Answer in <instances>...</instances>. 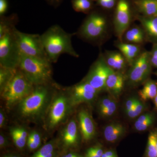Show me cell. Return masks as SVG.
Masks as SVG:
<instances>
[{
  "mask_svg": "<svg viewBox=\"0 0 157 157\" xmlns=\"http://www.w3.org/2000/svg\"><path fill=\"white\" fill-rule=\"evenodd\" d=\"M55 92L51 84L35 86L33 91L15 106L18 119L32 123L43 122Z\"/></svg>",
  "mask_w": 157,
  "mask_h": 157,
  "instance_id": "6da1fadb",
  "label": "cell"
},
{
  "mask_svg": "<svg viewBox=\"0 0 157 157\" xmlns=\"http://www.w3.org/2000/svg\"><path fill=\"white\" fill-rule=\"evenodd\" d=\"M72 36L73 34L68 33L58 25L51 27L41 35L42 44L51 63H56L63 54L78 57L72 45Z\"/></svg>",
  "mask_w": 157,
  "mask_h": 157,
  "instance_id": "7a4b0ae2",
  "label": "cell"
},
{
  "mask_svg": "<svg viewBox=\"0 0 157 157\" xmlns=\"http://www.w3.org/2000/svg\"><path fill=\"white\" fill-rule=\"evenodd\" d=\"M52 63L48 59L28 56L21 52L18 68L34 86L51 84Z\"/></svg>",
  "mask_w": 157,
  "mask_h": 157,
  "instance_id": "3957f363",
  "label": "cell"
},
{
  "mask_svg": "<svg viewBox=\"0 0 157 157\" xmlns=\"http://www.w3.org/2000/svg\"><path fill=\"white\" fill-rule=\"evenodd\" d=\"M68 92H57L48 107L43 122L47 131H54L67 121L73 108Z\"/></svg>",
  "mask_w": 157,
  "mask_h": 157,
  "instance_id": "277c9868",
  "label": "cell"
},
{
  "mask_svg": "<svg viewBox=\"0 0 157 157\" xmlns=\"http://www.w3.org/2000/svg\"><path fill=\"white\" fill-rule=\"evenodd\" d=\"M35 86L17 68L11 81L1 92L6 108L15 107L33 91Z\"/></svg>",
  "mask_w": 157,
  "mask_h": 157,
  "instance_id": "5b68a950",
  "label": "cell"
},
{
  "mask_svg": "<svg viewBox=\"0 0 157 157\" xmlns=\"http://www.w3.org/2000/svg\"><path fill=\"white\" fill-rule=\"evenodd\" d=\"M14 29L0 37V67L18 68L21 52L14 36Z\"/></svg>",
  "mask_w": 157,
  "mask_h": 157,
  "instance_id": "8992f818",
  "label": "cell"
},
{
  "mask_svg": "<svg viewBox=\"0 0 157 157\" xmlns=\"http://www.w3.org/2000/svg\"><path fill=\"white\" fill-rule=\"evenodd\" d=\"M107 23V18L104 14L94 10L83 21L78 31V35L88 41H97L106 33Z\"/></svg>",
  "mask_w": 157,
  "mask_h": 157,
  "instance_id": "52a82bcc",
  "label": "cell"
},
{
  "mask_svg": "<svg viewBox=\"0 0 157 157\" xmlns=\"http://www.w3.org/2000/svg\"><path fill=\"white\" fill-rule=\"evenodd\" d=\"M14 34L21 53L28 56L48 59L40 35L25 33L15 28Z\"/></svg>",
  "mask_w": 157,
  "mask_h": 157,
  "instance_id": "ba28073f",
  "label": "cell"
},
{
  "mask_svg": "<svg viewBox=\"0 0 157 157\" xmlns=\"http://www.w3.org/2000/svg\"><path fill=\"white\" fill-rule=\"evenodd\" d=\"M152 67L150 52L146 51L141 52L130 66L127 75L129 84L137 86L144 83L150 75Z\"/></svg>",
  "mask_w": 157,
  "mask_h": 157,
  "instance_id": "9c48e42d",
  "label": "cell"
},
{
  "mask_svg": "<svg viewBox=\"0 0 157 157\" xmlns=\"http://www.w3.org/2000/svg\"><path fill=\"white\" fill-rule=\"evenodd\" d=\"M107 65L104 56L100 55L90 69L83 81L90 84L98 92L106 90V82L113 71Z\"/></svg>",
  "mask_w": 157,
  "mask_h": 157,
  "instance_id": "30bf717a",
  "label": "cell"
},
{
  "mask_svg": "<svg viewBox=\"0 0 157 157\" xmlns=\"http://www.w3.org/2000/svg\"><path fill=\"white\" fill-rule=\"evenodd\" d=\"M132 18V6L129 0H118L114 11L113 25L116 35L121 42L130 26Z\"/></svg>",
  "mask_w": 157,
  "mask_h": 157,
  "instance_id": "8fae6325",
  "label": "cell"
},
{
  "mask_svg": "<svg viewBox=\"0 0 157 157\" xmlns=\"http://www.w3.org/2000/svg\"><path fill=\"white\" fill-rule=\"evenodd\" d=\"M68 93L73 107L82 103H91L97 98L98 92L89 83L83 81L71 88Z\"/></svg>",
  "mask_w": 157,
  "mask_h": 157,
  "instance_id": "7c38bea8",
  "label": "cell"
},
{
  "mask_svg": "<svg viewBox=\"0 0 157 157\" xmlns=\"http://www.w3.org/2000/svg\"><path fill=\"white\" fill-rule=\"evenodd\" d=\"M78 126L82 139L89 141L95 136L96 128L92 117L86 109L79 110L77 115Z\"/></svg>",
  "mask_w": 157,
  "mask_h": 157,
  "instance_id": "4fadbf2b",
  "label": "cell"
},
{
  "mask_svg": "<svg viewBox=\"0 0 157 157\" xmlns=\"http://www.w3.org/2000/svg\"><path fill=\"white\" fill-rule=\"evenodd\" d=\"M75 119L70 120L61 132V137L64 145L70 147L76 145L79 139V128Z\"/></svg>",
  "mask_w": 157,
  "mask_h": 157,
  "instance_id": "5bb4252c",
  "label": "cell"
},
{
  "mask_svg": "<svg viewBox=\"0 0 157 157\" xmlns=\"http://www.w3.org/2000/svg\"><path fill=\"white\" fill-rule=\"evenodd\" d=\"M125 77L120 72L113 70L108 76L106 82V90L113 97H117L122 91Z\"/></svg>",
  "mask_w": 157,
  "mask_h": 157,
  "instance_id": "9a60e30c",
  "label": "cell"
},
{
  "mask_svg": "<svg viewBox=\"0 0 157 157\" xmlns=\"http://www.w3.org/2000/svg\"><path fill=\"white\" fill-rule=\"evenodd\" d=\"M137 19L141 24L146 36V38L157 43V16L146 17L137 14Z\"/></svg>",
  "mask_w": 157,
  "mask_h": 157,
  "instance_id": "2e32d148",
  "label": "cell"
},
{
  "mask_svg": "<svg viewBox=\"0 0 157 157\" xmlns=\"http://www.w3.org/2000/svg\"><path fill=\"white\" fill-rule=\"evenodd\" d=\"M132 4L140 15L146 17L157 16V0H133Z\"/></svg>",
  "mask_w": 157,
  "mask_h": 157,
  "instance_id": "e0dca14e",
  "label": "cell"
},
{
  "mask_svg": "<svg viewBox=\"0 0 157 157\" xmlns=\"http://www.w3.org/2000/svg\"><path fill=\"white\" fill-rule=\"evenodd\" d=\"M116 45L130 66L141 53V48L138 45L121 42Z\"/></svg>",
  "mask_w": 157,
  "mask_h": 157,
  "instance_id": "ac0fdd59",
  "label": "cell"
},
{
  "mask_svg": "<svg viewBox=\"0 0 157 157\" xmlns=\"http://www.w3.org/2000/svg\"><path fill=\"white\" fill-rule=\"evenodd\" d=\"M104 57L107 65L114 71L121 72L128 64L126 59L121 52H108Z\"/></svg>",
  "mask_w": 157,
  "mask_h": 157,
  "instance_id": "d6986e66",
  "label": "cell"
},
{
  "mask_svg": "<svg viewBox=\"0 0 157 157\" xmlns=\"http://www.w3.org/2000/svg\"><path fill=\"white\" fill-rule=\"evenodd\" d=\"M125 127L119 123H113L107 125L104 129V135L105 140L113 143L119 139L125 133Z\"/></svg>",
  "mask_w": 157,
  "mask_h": 157,
  "instance_id": "ffe728a7",
  "label": "cell"
},
{
  "mask_svg": "<svg viewBox=\"0 0 157 157\" xmlns=\"http://www.w3.org/2000/svg\"><path fill=\"white\" fill-rule=\"evenodd\" d=\"M123 37L127 43L138 45L142 44L146 39L143 29L139 27L129 29L124 34Z\"/></svg>",
  "mask_w": 157,
  "mask_h": 157,
  "instance_id": "44dd1931",
  "label": "cell"
},
{
  "mask_svg": "<svg viewBox=\"0 0 157 157\" xmlns=\"http://www.w3.org/2000/svg\"><path fill=\"white\" fill-rule=\"evenodd\" d=\"M143 88L138 93L141 101H146L154 99L157 95V82L147 79L144 82Z\"/></svg>",
  "mask_w": 157,
  "mask_h": 157,
  "instance_id": "7402d4cb",
  "label": "cell"
},
{
  "mask_svg": "<svg viewBox=\"0 0 157 157\" xmlns=\"http://www.w3.org/2000/svg\"><path fill=\"white\" fill-rule=\"evenodd\" d=\"M10 132L15 145L19 148L24 147L29 136L26 130L22 127H12Z\"/></svg>",
  "mask_w": 157,
  "mask_h": 157,
  "instance_id": "603a6c76",
  "label": "cell"
},
{
  "mask_svg": "<svg viewBox=\"0 0 157 157\" xmlns=\"http://www.w3.org/2000/svg\"><path fill=\"white\" fill-rule=\"evenodd\" d=\"M155 116L151 113H147L140 116L134 124L135 129L139 132L146 131L155 122Z\"/></svg>",
  "mask_w": 157,
  "mask_h": 157,
  "instance_id": "cb8c5ba5",
  "label": "cell"
},
{
  "mask_svg": "<svg viewBox=\"0 0 157 157\" xmlns=\"http://www.w3.org/2000/svg\"><path fill=\"white\" fill-rule=\"evenodd\" d=\"M93 0H72V7L75 11L85 14H90L94 10Z\"/></svg>",
  "mask_w": 157,
  "mask_h": 157,
  "instance_id": "d4e9b609",
  "label": "cell"
},
{
  "mask_svg": "<svg viewBox=\"0 0 157 157\" xmlns=\"http://www.w3.org/2000/svg\"><path fill=\"white\" fill-rule=\"evenodd\" d=\"M17 21V16L15 14H12L9 17L1 16L0 37L2 36L6 33L13 30L15 28L14 23Z\"/></svg>",
  "mask_w": 157,
  "mask_h": 157,
  "instance_id": "484cf974",
  "label": "cell"
},
{
  "mask_svg": "<svg viewBox=\"0 0 157 157\" xmlns=\"http://www.w3.org/2000/svg\"><path fill=\"white\" fill-rule=\"evenodd\" d=\"M17 69L0 67V92H2L11 81Z\"/></svg>",
  "mask_w": 157,
  "mask_h": 157,
  "instance_id": "4316f807",
  "label": "cell"
},
{
  "mask_svg": "<svg viewBox=\"0 0 157 157\" xmlns=\"http://www.w3.org/2000/svg\"><path fill=\"white\" fill-rule=\"evenodd\" d=\"M157 132H151L149 135L145 157H157Z\"/></svg>",
  "mask_w": 157,
  "mask_h": 157,
  "instance_id": "83f0119b",
  "label": "cell"
},
{
  "mask_svg": "<svg viewBox=\"0 0 157 157\" xmlns=\"http://www.w3.org/2000/svg\"><path fill=\"white\" fill-rule=\"evenodd\" d=\"M41 143V136L36 131H33L29 134L27 144L29 148L32 150L38 148Z\"/></svg>",
  "mask_w": 157,
  "mask_h": 157,
  "instance_id": "f1b7e54d",
  "label": "cell"
},
{
  "mask_svg": "<svg viewBox=\"0 0 157 157\" xmlns=\"http://www.w3.org/2000/svg\"><path fill=\"white\" fill-rule=\"evenodd\" d=\"M54 144L52 142L46 144L32 157H54Z\"/></svg>",
  "mask_w": 157,
  "mask_h": 157,
  "instance_id": "f546056e",
  "label": "cell"
},
{
  "mask_svg": "<svg viewBox=\"0 0 157 157\" xmlns=\"http://www.w3.org/2000/svg\"><path fill=\"white\" fill-rule=\"evenodd\" d=\"M145 108V104L140 100L136 98L134 107L130 111L127 113V115L130 118H134L139 116L143 112Z\"/></svg>",
  "mask_w": 157,
  "mask_h": 157,
  "instance_id": "4dcf8cb0",
  "label": "cell"
},
{
  "mask_svg": "<svg viewBox=\"0 0 157 157\" xmlns=\"http://www.w3.org/2000/svg\"><path fill=\"white\" fill-rule=\"evenodd\" d=\"M117 109V104L113 99L109 106L104 109L98 110L99 114L103 117H109L114 115Z\"/></svg>",
  "mask_w": 157,
  "mask_h": 157,
  "instance_id": "1f68e13d",
  "label": "cell"
},
{
  "mask_svg": "<svg viewBox=\"0 0 157 157\" xmlns=\"http://www.w3.org/2000/svg\"><path fill=\"white\" fill-rule=\"evenodd\" d=\"M98 6L106 10H111L116 6L118 0H96Z\"/></svg>",
  "mask_w": 157,
  "mask_h": 157,
  "instance_id": "d6a6232c",
  "label": "cell"
},
{
  "mask_svg": "<svg viewBox=\"0 0 157 157\" xmlns=\"http://www.w3.org/2000/svg\"><path fill=\"white\" fill-rule=\"evenodd\" d=\"M113 99L110 97H104L101 98L99 101L98 104V110H101L109 106L111 104Z\"/></svg>",
  "mask_w": 157,
  "mask_h": 157,
  "instance_id": "836d02e7",
  "label": "cell"
},
{
  "mask_svg": "<svg viewBox=\"0 0 157 157\" xmlns=\"http://www.w3.org/2000/svg\"><path fill=\"white\" fill-rule=\"evenodd\" d=\"M150 61L152 67L157 68V43L155 44L150 52Z\"/></svg>",
  "mask_w": 157,
  "mask_h": 157,
  "instance_id": "e575fe53",
  "label": "cell"
},
{
  "mask_svg": "<svg viewBox=\"0 0 157 157\" xmlns=\"http://www.w3.org/2000/svg\"><path fill=\"white\" fill-rule=\"evenodd\" d=\"M136 98L135 97H132L128 99L126 102L125 105V112L126 113L130 111L133 108L135 104Z\"/></svg>",
  "mask_w": 157,
  "mask_h": 157,
  "instance_id": "d590c367",
  "label": "cell"
},
{
  "mask_svg": "<svg viewBox=\"0 0 157 157\" xmlns=\"http://www.w3.org/2000/svg\"><path fill=\"white\" fill-rule=\"evenodd\" d=\"M8 2L7 0H0V15L3 16L7 11Z\"/></svg>",
  "mask_w": 157,
  "mask_h": 157,
  "instance_id": "8d00e7d4",
  "label": "cell"
},
{
  "mask_svg": "<svg viewBox=\"0 0 157 157\" xmlns=\"http://www.w3.org/2000/svg\"><path fill=\"white\" fill-rule=\"evenodd\" d=\"M6 114L2 109H1L0 111V127L1 128H4L6 125Z\"/></svg>",
  "mask_w": 157,
  "mask_h": 157,
  "instance_id": "74e56055",
  "label": "cell"
},
{
  "mask_svg": "<svg viewBox=\"0 0 157 157\" xmlns=\"http://www.w3.org/2000/svg\"><path fill=\"white\" fill-rule=\"evenodd\" d=\"M91 148L99 156L101 157L102 155L104 154V151H103V149L101 148L100 145H97L94 147H92Z\"/></svg>",
  "mask_w": 157,
  "mask_h": 157,
  "instance_id": "f35d334b",
  "label": "cell"
},
{
  "mask_svg": "<svg viewBox=\"0 0 157 157\" xmlns=\"http://www.w3.org/2000/svg\"><path fill=\"white\" fill-rule=\"evenodd\" d=\"M101 157H118V156L115 151L112 150H109L104 152Z\"/></svg>",
  "mask_w": 157,
  "mask_h": 157,
  "instance_id": "ab89813d",
  "label": "cell"
},
{
  "mask_svg": "<svg viewBox=\"0 0 157 157\" xmlns=\"http://www.w3.org/2000/svg\"><path fill=\"white\" fill-rule=\"evenodd\" d=\"M7 144V140L6 137L3 135V134L1 133L0 135V146L1 148L6 146Z\"/></svg>",
  "mask_w": 157,
  "mask_h": 157,
  "instance_id": "60d3db41",
  "label": "cell"
},
{
  "mask_svg": "<svg viewBox=\"0 0 157 157\" xmlns=\"http://www.w3.org/2000/svg\"><path fill=\"white\" fill-rule=\"evenodd\" d=\"M85 157H101L98 156L95 153L94 151L91 147L89 148L86 153Z\"/></svg>",
  "mask_w": 157,
  "mask_h": 157,
  "instance_id": "b9f144b4",
  "label": "cell"
},
{
  "mask_svg": "<svg viewBox=\"0 0 157 157\" xmlns=\"http://www.w3.org/2000/svg\"><path fill=\"white\" fill-rule=\"evenodd\" d=\"M63 0H47L50 5H52L54 6H58L62 2Z\"/></svg>",
  "mask_w": 157,
  "mask_h": 157,
  "instance_id": "7bdbcfd3",
  "label": "cell"
},
{
  "mask_svg": "<svg viewBox=\"0 0 157 157\" xmlns=\"http://www.w3.org/2000/svg\"><path fill=\"white\" fill-rule=\"evenodd\" d=\"M63 157H81L79 155L74 153H70L68 154L65 155Z\"/></svg>",
  "mask_w": 157,
  "mask_h": 157,
  "instance_id": "ee69618b",
  "label": "cell"
},
{
  "mask_svg": "<svg viewBox=\"0 0 157 157\" xmlns=\"http://www.w3.org/2000/svg\"><path fill=\"white\" fill-rule=\"evenodd\" d=\"M154 104L156 108L157 109V95L156 96L155 98L154 99Z\"/></svg>",
  "mask_w": 157,
  "mask_h": 157,
  "instance_id": "f6af8a7d",
  "label": "cell"
},
{
  "mask_svg": "<svg viewBox=\"0 0 157 157\" xmlns=\"http://www.w3.org/2000/svg\"><path fill=\"white\" fill-rule=\"evenodd\" d=\"M3 157H19L17 156L12 155H8L5 156Z\"/></svg>",
  "mask_w": 157,
  "mask_h": 157,
  "instance_id": "bcb514c9",
  "label": "cell"
},
{
  "mask_svg": "<svg viewBox=\"0 0 157 157\" xmlns=\"http://www.w3.org/2000/svg\"><path fill=\"white\" fill-rule=\"evenodd\" d=\"M156 145H157V137H156Z\"/></svg>",
  "mask_w": 157,
  "mask_h": 157,
  "instance_id": "7dc6e473",
  "label": "cell"
},
{
  "mask_svg": "<svg viewBox=\"0 0 157 157\" xmlns=\"http://www.w3.org/2000/svg\"><path fill=\"white\" fill-rule=\"evenodd\" d=\"M155 74L156 75V76H157V72H156V73H155Z\"/></svg>",
  "mask_w": 157,
  "mask_h": 157,
  "instance_id": "c3c4849f",
  "label": "cell"
},
{
  "mask_svg": "<svg viewBox=\"0 0 157 157\" xmlns=\"http://www.w3.org/2000/svg\"><path fill=\"white\" fill-rule=\"evenodd\" d=\"M93 1H96V0H93Z\"/></svg>",
  "mask_w": 157,
  "mask_h": 157,
  "instance_id": "681fc988",
  "label": "cell"
},
{
  "mask_svg": "<svg viewBox=\"0 0 157 157\" xmlns=\"http://www.w3.org/2000/svg\"></svg>",
  "mask_w": 157,
  "mask_h": 157,
  "instance_id": "f907efd6",
  "label": "cell"
},
{
  "mask_svg": "<svg viewBox=\"0 0 157 157\" xmlns=\"http://www.w3.org/2000/svg\"></svg>",
  "mask_w": 157,
  "mask_h": 157,
  "instance_id": "816d5d0a",
  "label": "cell"
}]
</instances>
